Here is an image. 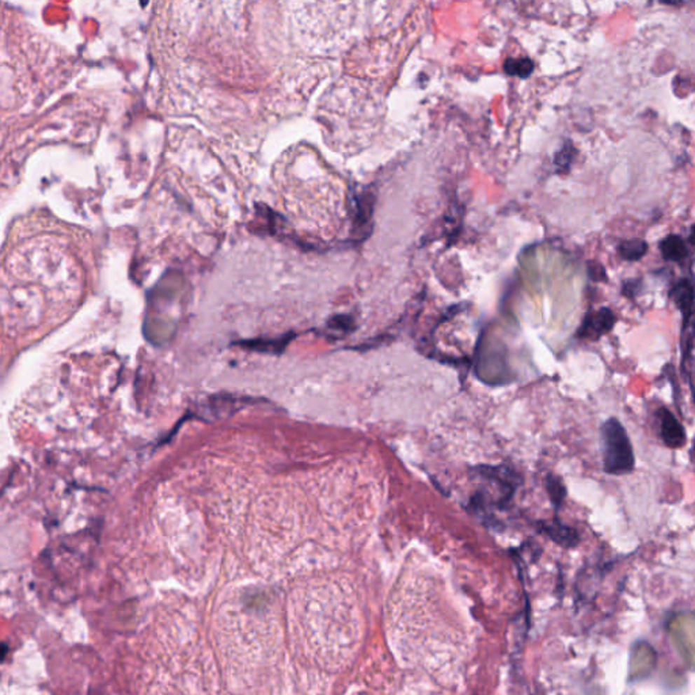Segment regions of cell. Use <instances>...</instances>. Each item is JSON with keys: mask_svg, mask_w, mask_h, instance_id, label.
<instances>
[{"mask_svg": "<svg viewBox=\"0 0 695 695\" xmlns=\"http://www.w3.org/2000/svg\"><path fill=\"white\" fill-rule=\"evenodd\" d=\"M640 288H641L640 280H628L622 285V295L629 299H634L638 295Z\"/></svg>", "mask_w": 695, "mask_h": 695, "instance_id": "obj_14", "label": "cell"}, {"mask_svg": "<svg viewBox=\"0 0 695 695\" xmlns=\"http://www.w3.org/2000/svg\"><path fill=\"white\" fill-rule=\"evenodd\" d=\"M693 451H694V454H695V439H694V446H693Z\"/></svg>", "mask_w": 695, "mask_h": 695, "instance_id": "obj_17", "label": "cell"}, {"mask_svg": "<svg viewBox=\"0 0 695 695\" xmlns=\"http://www.w3.org/2000/svg\"><path fill=\"white\" fill-rule=\"evenodd\" d=\"M656 417L660 427V437L663 443L673 450H679L686 444V431L679 420L667 408H659Z\"/></svg>", "mask_w": 695, "mask_h": 695, "instance_id": "obj_4", "label": "cell"}, {"mask_svg": "<svg viewBox=\"0 0 695 695\" xmlns=\"http://www.w3.org/2000/svg\"><path fill=\"white\" fill-rule=\"evenodd\" d=\"M659 249H660V253H661L664 260L673 261V262H680V261L684 260L689 254L684 240L679 235L666 237L660 242Z\"/></svg>", "mask_w": 695, "mask_h": 695, "instance_id": "obj_7", "label": "cell"}, {"mask_svg": "<svg viewBox=\"0 0 695 695\" xmlns=\"http://www.w3.org/2000/svg\"><path fill=\"white\" fill-rule=\"evenodd\" d=\"M603 472L608 476H626L635 467L629 434L619 420L611 417L600 428Z\"/></svg>", "mask_w": 695, "mask_h": 695, "instance_id": "obj_1", "label": "cell"}, {"mask_svg": "<svg viewBox=\"0 0 695 695\" xmlns=\"http://www.w3.org/2000/svg\"><path fill=\"white\" fill-rule=\"evenodd\" d=\"M689 242L695 246V224H693L691 230H690V235H689Z\"/></svg>", "mask_w": 695, "mask_h": 695, "instance_id": "obj_15", "label": "cell"}, {"mask_svg": "<svg viewBox=\"0 0 695 695\" xmlns=\"http://www.w3.org/2000/svg\"><path fill=\"white\" fill-rule=\"evenodd\" d=\"M546 489L549 493V499L556 508H560L566 497V488L561 478L556 476H549L546 478Z\"/></svg>", "mask_w": 695, "mask_h": 695, "instance_id": "obj_9", "label": "cell"}, {"mask_svg": "<svg viewBox=\"0 0 695 695\" xmlns=\"http://www.w3.org/2000/svg\"><path fill=\"white\" fill-rule=\"evenodd\" d=\"M476 372L481 380L488 385H502L509 382L511 372L505 360L504 345L483 338L479 341L477 350Z\"/></svg>", "mask_w": 695, "mask_h": 695, "instance_id": "obj_2", "label": "cell"}, {"mask_svg": "<svg viewBox=\"0 0 695 695\" xmlns=\"http://www.w3.org/2000/svg\"><path fill=\"white\" fill-rule=\"evenodd\" d=\"M648 253V243L644 239H624L618 245V254L622 260L637 262Z\"/></svg>", "mask_w": 695, "mask_h": 695, "instance_id": "obj_8", "label": "cell"}, {"mask_svg": "<svg viewBox=\"0 0 695 695\" xmlns=\"http://www.w3.org/2000/svg\"><path fill=\"white\" fill-rule=\"evenodd\" d=\"M617 324V317L612 312L611 308L602 307L596 311H589L584 317L580 327L577 329V337L588 340V341H598L603 336L612 331L614 326Z\"/></svg>", "mask_w": 695, "mask_h": 695, "instance_id": "obj_3", "label": "cell"}, {"mask_svg": "<svg viewBox=\"0 0 695 695\" xmlns=\"http://www.w3.org/2000/svg\"><path fill=\"white\" fill-rule=\"evenodd\" d=\"M504 69L509 75H515L519 78H527L534 71V63L528 57L521 59H508L504 64Z\"/></svg>", "mask_w": 695, "mask_h": 695, "instance_id": "obj_10", "label": "cell"}, {"mask_svg": "<svg viewBox=\"0 0 695 695\" xmlns=\"http://www.w3.org/2000/svg\"><path fill=\"white\" fill-rule=\"evenodd\" d=\"M327 327L330 333L337 334V338H341L355 329V322L348 315H337L329 321Z\"/></svg>", "mask_w": 695, "mask_h": 695, "instance_id": "obj_11", "label": "cell"}, {"mask_svg": "<svg viewBox=\"0 0 695 695\" xmlns=\"http://www.w3.org/2000/svg\"><path fill=\"white\" fill-rule=\"evenodd\" d=\"M690 386H691V394H693V401H694L695 404V385L694 383H690Z\"/></svg>", "mask_w": 695, "mask_h": 695, "instance_id": "obj_16", "label": "cell"}, {"mask_svg": "<svg viewBox=\"0 0 695 695\" xmlns=\"http://www.w3.org/2000/svg\"><path fill=\"white\" fill-rule=\"evenodd\" d=\"M586 270H588V276H589L591 280L598 282H608L606 269H605V266L600 262H598V261H588L586 262Z\"/></svg>", "mask_w": 695, "mask_h": 695, "instance_id": "obj_13", "label": "cell"}, {"mask_svg": "<svg viewBox=\"0 0 695 695\" xmlns=\"http://www.w3.org/2000/svg\"><path fill=\"white\" fill-rule=\"evenodd\" d=\"M573 156H574V149L570 143H566L563 147V150L557 153L556 156V165L560 170L563 172H567L570 169V165L573 162Z\"/></svg>", "mask_w": 695, "mask_h": 695, "instance_id": "obj_12", "label": "cell"}, {"mask_svg": "<svg viewBox=\"0 0 695 695\" xmlns=\"http://www.w3.org/2000/svg\"><path fill=\"white\" fill-rule=\"evenodd\" d=\"M670 298L677 310L682 312L683 326L682 331L687 329L694 314L695 288L689 280H679L670 291Z\"/></svg>", "mask_w": 695, "mask_h": 695, "instance_id": "obj_5", "label": "cell"}, {"mask_svg": "<svg viewBox=\"0 0 695 695\" xmlns=\"http://www.w3.org/2000/svg\"><path fill=\"white\" fill-rule=\"evenodd\" d=\"M539 525H541L539 530L544 535H547L553 542L563 546L565 549H573L580 543L579 531L561 521H554L550 523L543 521Z\"/></svg>", "mask_w": 695, "mask_h": 695, "instance_id": "obj_6", "label": "cell"}]
</instances>
